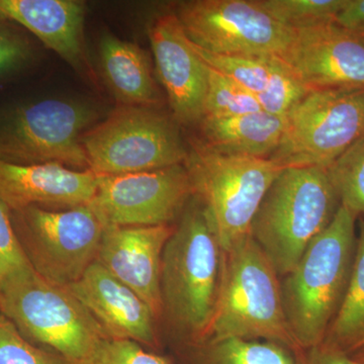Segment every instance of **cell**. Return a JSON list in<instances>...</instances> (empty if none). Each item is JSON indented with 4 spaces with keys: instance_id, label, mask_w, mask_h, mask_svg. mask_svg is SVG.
Here are the masks:
<instances>
[{
    "instance_id": "cell-13",
    "label": "cell",
    "mask_w": 364,
    "mask_h": 364,
    "mask_svg": "<svg viewBox=\"0 0 364 364\" xmlns=\"http://www.w3.org/2000/svg\"><path fill=\"white\" fill-rule=\"evenodd\" d=\"M282 59L309 90H364V42L337 23L294 30Z\"/></svg>"
},
{
    "instance_id": "cell-22",
    "label": "cell",
    "mask_w": 364,
    "mask_h": 364,
    "mask_svg": "<svg viewBox=\"0 0 364 364\" xmlns=\"http://www.w3.org/2000/svg\"><path fill=\"white\" fill-rule=\"evenodd\" d=\"M193 45L198 56L208 67L231 79L256 97L267 87L279 59L275 56L215 54L205 51L193 43Z\"/></svg>"
},
{
    "instance_id": "cell-8",
    "label": "cell",
    "mask_w": 364,
    "mask_h": 364,
    "mask_svg": "<svg viewBox=\"0 0 364 364\" xmlns=\"http://www.w3.org/2000/svg\"><path fill=\"white\" fill-rule=\"evenodd\" d=\"M90 170L119 176L183 164L188 156L176 119L154 107L122 105L83 134Z\"/></svg>"
},
{
    "instance_id": "cell-16",
    "label": "cell",
    "mask_w": 364,
    "mask_h": 364,
    "mask_svg": "<svg viewBox=\"0 0 364 364\" xmlns=\"http://www.w3.org/2000/svg\"><path fill=\"white\" fill-rule=\"evenodd\" d=\"M97 186V176L91 170H73L58 163L23 166L0 161V202L9 212L90 205Z\"/></svg>"
},
{
    "instance_id": "cell-14",
    "label": "cell",
    "mask_w": 364,
    "mask_h": 364,
    "mask_svg": "<svg viewBox=\"0 0 364 364\" xmlns=\"http://www.w3.org/2000/svg\"><path fill=\"white\" fill-rule=\"evenodd\" d=\"M149 39L174 119L183 126H198L207 95V64L198 56L174 11L155 18Z\"/></svg>"
},
{
    "instance_id": "cell-35",
    "label": "cell",
    "mask_w": 364,
    "mask_h": 364,
    "mask_svg": "<svg viewBox=\"0 0 364 364\" xmlns=\"http://www.w3.org/2000/svg\"><path fill=\"white\" fill-rule=\"evenodd\" d=\"M358 37H359V38H360V39H361V40H363V42H364V33H363V35H358Z\"/></svg>"
},
{
    "instance_id": "cell-20",
    "label": "cell",
    "mask_w": 364,
    "mask_h": 364,
    "mask_svg": "<svg viewBox=\"0 0 364 364\" xmlns=\"http://www.w3.org/2000/svg\"><path fill=\"white\" fill-rule=\"evenodd\" d=\"M100 63L112 95L128 107H154L159 95L150 60L140 46L105 33L100 42Z\"/></svg>"
},
{
    "instance_id": "cell-24",
    "label": "cell",
    "mask_w": 364,
    "mask_h": 364,
    "mask_svg": "<svg viewBox=\"0 0 364 364\" xmlns=\"http://www.w3.org/2000/svg\"><path fill=\"white\" fill-rule=\"evenodd\" d=\"M327 169L341 205L356 217L364 215V136Z\"/></svg>"
},
{
    "instance_id": "cell-27",
    "label": "cell",
    "mask_w": 364,
    "mask_h": 364,
    "mask_svg": "<svg viewBox=\"0 0 364 364\" xmlns=\"http://www.w3.org/2000/svg\"><path fill=\"white\" fill-rule=\"evenodd\" d=\"M0 364H72L61 354L36 346L0 313Z\"/></svg>"
},
{
    "instance_id": "cell-1",
    "label": "cell",
    "mask_w": 364,
    "mask_h": 364,
    "mask_svg": "<svg viewBox=\"0 0 364 364\" xmlns=\"http://www.w3.org/2000/svg\"><path fill=\"white\" fill-rule=\"evenodd\" d=\"M355 219L340 205L329 226L280 282L284 315L299 349L323 343L338 313L355 256Z\"/></svg>"
},
{
    "instance_id": "cell-25",
    "label": "cell",
    "mask_w": 364,
    "mask_h": 364,
    "mask_svg": "<svg viewBox=\"0 0 364 364\" xmlns=\"http://www.w3.org/2000/svg\"><path fill=\"white\" fill-rule=\"evenodd\" d=\"M260 111L262 109L255 95L208 67L203 117L222 119Z\"/></svg>"
},
{
    "instance_id": "cell-34",
    "label": "cell",
    "mask_w": 364,
    "mask_h": 364,
    "mask_svg": "<svg viewBox=\"0 0 364 364\" xmlns=\"http://www.w3.org/2000/svg\"><path fill=\"white\" fill-rule=\"evenodd\" d=\"M353 358L358 359V360L364 364V348L363 350L358 351V354L354 355Z\"/></svg>"
},
{
    "instance_id": "cell-33",
    "label": "cell",
    "mask_w": 364,
    "mask_h": 364,
    "mask_svg": "<svg viewBox=\"0 0 364 364\" xmlns=\"http://www.w3.org/2000/svg\"><path fill=\"white\" fill-rule=\"evenodd\" d=\"M335 23L355 35L364 33V0H347Z\"/></svg>"
},
{
    "instance_id": "cell-6",
    "label": "cell",
    "mask_w": 364,
    "mask_h": 364,
    "mask_svg": "<svg viewBox=\"0 0 364 364\" xmlns=\"http://www.w3.org/2000/svg\"><path fill=\"white\" fill-rule=\"evenodd\" d=\"M87 102L45 98L0 109V161L38 165L58 163L67 168L90 170L83 134L100 119Z\"/></svg>"
},
{
    "instance_id": "cell-4",
    "label": "cell",
    "mask_w": 364,
    "mask_h": 364,
    "mask_svg": "<svg viewBox=\"0 0 364 364\" xmlns=\"http://www.w3.org/2000/svg\"><path fill=\"white\" fill-rule=\"evenodd\" d=\"M232 338H262L299 349L284 315L279 275L251 235L224 252L217 304L205 341Z\"/></svg>"
},
{
    "instance_id": "cell-15",
    "label": "cell",
    "mask_w": 364,
    "mask_h": 364,
    "mask_svg": "<svg viewBox=\"0 0 364 364\" xmlns=\"http://www.w3.org/2000/svg\"><path fill=\"white\" fill-rule=\"evenodd\" d=\"M174 228L105 226L97 256V262L135 291L156 318L164 313L160 284L163 250Z\"/></svg>"
},
{
    "instance_id": "cell-10",
    "label": "cell",
    "mask_w": 364,
    "mask_h": 364,
    "mask_svg": "<svg viewBox=\"0 0 364 364\" xmlns=\"http://www.w3.org/2000/svg\"><path fill=\"white\" fill-rule=\"evenodd\" d=\"M364 136V90H310L287 117L269 159L282 168H328Z\"/></svg>"
},
{
    "instance_id": "cell-26",
    "label": "cell",
    "mask_w": 364,
    "mask_h": 364,
    "mask_svg": "<svg viewBox=\"0 0 364 364\" xmlns=\"http://www.w3.org/2000/svg\"><path fill=\"white\" fill-rule=\"evenodd\" d=\"M210 345L218 364H296L289 348L274 342L232 338Z\"/></svg>"
},
{
    "instance_id": "cell-2",
    "label": "cell",
    "mask_w": 364,
    "mask_h": 364,
    "mask_svg": "<svg viewBox=\"0 0 364 364\" xmlns=\"http://www.w3.org/2000/svg\"><path fill=\"white\" fill-rule=\"evenodd\" d=\"M223 256L207 210L193 196L163 250L160 284L163 311L198 341H205L214 315Z\"/></svg>"
},
{
    "instance_id": "cell-30",
    "label": "cell",
    "mask_w": 364,
    "mask_h": 364,
    "mask_svg": "<svg viewBox=\"0 0 364 364\" xmlns=\"http://www.w3.org/2000/svg\"><path fill=\"white\" fill-rule=\"evenodd\" d=\"M30 268L33 267L14 231L11 212L0 202V287Z\"/></svg>"
},
{
    "instance_id": "cell-29",
    "label": "cell",
    "mask_w": 364,
    "mask_h": 364,
    "mask_svg": "<svg viewBox=\"0 0 364 364\" xmlns=\"http://www.w3.org/2000/svg\"><path fill=\"white\" fill-rule=\"evenodd\" d=\"M33 53L32 42L18 26L0 18V80L30 65Z\"/></svg>"
},
{
    "instance_id": "cell-28",
    "label": "cell",
    "mask_w": 364,
    "mask_h": 364,
    "mask_svg": "<svg viewBox=\"0 0 364 364\" xmlns=\"http://www.w3.org/2000/svg\"><path fill=\"white\" fill-rule=\"evenodd\" d=\"M309 91L284 60L279 58L267 87L258 95L257 100L263 112L287 117Z\"/></svg>"
},
{
    "instance_id": "cell-17",
    "label": "cell",
    "mask_w": 364,
    "mask_h": 364,
    "mask_svg": "<svg viewBox=\"0 0 364 364\" xmlns=\"http://www.w3.org/2000/svg\"><path fill=\"white\" fill-rule=\"evenodd\" d=\"M67 289L112 339L156 346L157 318L150 306L97 261Z\"/></svg>"
},
{
    "instance_id": "cell-12",
    "label": "cell",
    "mask_w": 364,
    "mask_h": 364,
    "mask_svg": "<svg viewBox=\"0 0 364 364\" xmlns=\"http://www.w3.org/2000/svg\"><path fill=\"white\" fill-rule=\"evenodd\" d=\"M195 196L186 165L97 176L90 207L105 226H163L183 213Z\"/></svg>"
},
{
    "instance_id": "cell-18",
    "label": "cell",
    "mask_w": 364,
    "mask_h": 364,
    "mask_svg": "<svg viewBox=\"0 0 364 364\" xmlns=\"http://www.w3.org/2000/svg\"><path fill=\"white\" fill-rule=\"evenodd\" d=\"M85 2L0 0V18L26 28L81 75L93 80L85 40Z\"/></svg>"
},
{
    "instance_id": "cell-11",
    "label": "cell",
    "mask_w": 364,
    "mask_h": 364,
    "mask_svg": "<svg viewBox=\"0 0 364 364\" xmlns=\"http://www.w3.org/2000/svg\"><path fill=\"white\" fill-rule=\"evenodd\" d=\"M174 14L191 43L215 54L282 58L294 37L255 0H188Z\"/></svg>"
},
{
    "instance_id": "cell-7",
    "label": "cell",
    "mask_w": 364,
    "mask_h": 364,
    "mask_svg": "<svg viewBox=\"0 0 364 364\" xmlns=\"http://www.w3.org/2000/svg\"><path fill=\"white\" fill-rule=\"evenodd\" d=\"M223 251L250 236L251 224L282 167L269 158L226 156L191 143L184 162Z\"/></svg>"
},
{
    "instance_id": "cell-19",
    "label": "cell",
    "mask_w": 364,
    "mask_h": 364,
    "mask_svg": "<svg viewBox=\"0 0 364 364\" xmlns=\"http://www.w3.org/2000/svg\"><path fill=\"white\" fill-rule=\"evenodd\" d=\"M200 144L226 156L270 158L287 127V117L263 111L233 117H203Z\"/></svg>"
},
{
    "instance_id": "cell-21",
    "label": "cell",
    "mask_w": 364,
    "mask_h": 364,
    "mask_svg": "<svg viewBox=\"0 0 364 364\" xmlns=\"http://www.w3.org/2000/svg\"><path fill=\"white\" fill-rule=\"evenodd\" d=\"M323 342L349 355L364 348V220L346 293Z\"/></svg>"
},
{
    "instance_id": "cell-5",
    "label": "cell",
    "mask_w": 364,
    "mask_h": 364,
    "mask_svg": "<svg viewBox=\"0 0 364 364\" xmlns=\"http://www.w3.org/2000/svg\"><path fill=\"white\" fill-rule=\"evenodd\" d=\"M0 313L26 339L72 364H92L105 342L112 339L67 287L53 284L33 268L0 287Z\"/></svg>"
},
{
    "instance_id": "cell-32",
    "label": "cell",
    "mask_w": 364,
    "mask_h": 364,
    "mask_svg": "<svg viewBox=\"0 0 364 364\" xmlns=\"http://www.w3.org/2000/svg\"><path fill=\"white\" fill-rule=\"evenodd\" d=\"M306 350L301 364H363L353 356L324 342Z\"/></svg>"
},
{
    "instance_id": "cell-23",
    "label": "cell",
    "mask_w": 364,
    "mask_h": 364,
    "mask_svg": "<svg viewBox=\"0 0 364 364\" xmlns=\"http://www.w3.org/2000/svg\"><path fill=\"white\" fill-rule=\"evenodd\" d=\"M258 6L291 30L335 23L347 0H255Z\"/></svg>"
},
{
    "instance_id": "cell-3",
    "label": "cell",
    "mask_w": 364,
    "mask_h": 364,
    "mask_svg": "<svg viewBox=\"0 0 364 364\" xmlns=\"http://www.w3.org/2000/svg\"><path fill=\"white\" fill-rule=\"evenodd\" d=\"M340 205L327 168H282L256 212L251 237L284 277L329 226Z\"/></svg>"
},
{
    "instance_id": "cell-9",
    "label": "cell",
    "mask_w": 364,
    "mask_h": 364,
    "mask_svg": "<svg viewBox=\"0 0 364 364\" xmlns=\"http://www.w3.org/2000/svg\"><path fill=\"white\" fill-rule=\"evenodd\" d=\"M14 229L33 269L60 287L77 282L97 260L105 225L90 205L11 212Z\"/></svg>"
},
{
    "instance_id": "cell-31",
    "label": "cell",
    "mask_w": 364,
    "mask_h": 364,
    "mask_svg": "<svg viewBox=\"0 0 364 364\" xmlns=\"http://www.w3.org/2000/svg\"><path fill=\"white\" fill-rule=\"evenodd\" d=\"M92 364H171L168 358L151 353L131 340L109 339Z\"/></svg>"
}]
</instances>
